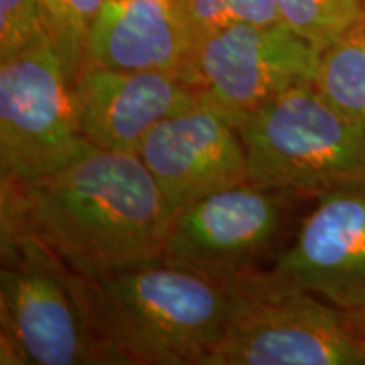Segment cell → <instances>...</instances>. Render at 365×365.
Segmentation results:
<instances>
[{"instance_id":"obj_1","label":"cell","mask_w":365,"mask_h":365,"mask_svg":"<svg viewBox=\"0 0 365 365\" xmlns=\"http://www.w3.org/2000/svg\"><path fill=\"white\" fill-rule=\"evenodd\" d=\"M4 182V230L33 237L80 277L164 254L175 212L137 154L90 148L51 176Z\"/></svg>"},{"instance_id":"obj_2","label":"cell","mask_w":365,"mask_h":365,"mask_svg":"<svg viewBox=\"0 0 365 365\" xmlns=\"http://www.w3.org/2000/svg\"><path fill=\"white\" fill-rule=\"evenodd\" d=\"M75 286L103 364L202 365L244 304L252 272L158 259Z\"/></svg>"},{"instance_id":"obj_3","label":"cell","mask_w":365,"mask_h":365,"mask_svg":"<svg viewBox=\"0 0 365 365\" xmlns=\"http://www.w3.org/2000/svg\"><path fill=\"white\" fill-rule=\"evenodd\" d=\"M249 181L307 196L365 188V127L346 118L313 83L294 86L237 124Z\"/></svg>"},{"instance_id":"obj_4","label":"cell","mask_w":365,"mask_h":365,"mask_svg":"<svg viewBox=\"0 0 365 365\" xmlns=\"http://www.w3.org/2000/svg\"><path fill=\"white\" fill-rule=\"evenodd\" d=\"M365 364L357 314L319 301L277 274H252L244 304L202 365Z\"/></svg>"},{"instance_id":"obj_5","label":"cell","mask_w":365,"mask_h":365,"mask_svg":"<svg viewBox=\"0 0 365 365\" xmlns=\"http://www.w3.org/2000/svg\"><path fill=\"white\" fill-rule=\"evenodd\" d=\"M2 235L0 362L103 364L73 272L33 237Z\"/></svg>"},{"instance_id":"obj_6","label":"cell","mask_w":365,"mask_h":365,"mask_svg":"<svg viewBox=\"0 0 365 365\" xmlns=\"http://www.w3.org/2000/svg\"><path fill=\"white\" fill-rule=\"evenodd\" d=\"M90 148L80 129L73 85L49 41L0 61L2 181H39Z\"/></svg>"},{"instance_id":"obj_7","label":"cell","mask_w":365,"mask_h":365,"mask_svg":"<svg viewBox=\"0 0 365 365\" xmlns=\"http://www.w3.org/2000/svg\"><path fill=\"white\" fill-rule=\"evenodd\" d=\"M318 59L284 22H234L195 43L178 75L237 127L271 98L313 83Z\"/></svg>"},{"instance_id":"obj_8","label":"cell","mask_w":365,"mask_h":365,"mask_svg":"<svg viewBox=\"0 0 365 365\" xmlns=\"http://www.w3.org/2000/svg\"><path fill=\"white\" fill-rule=\"evenodd\" d=\"M279 195L249 181L188 205L173 217L163 257L208 272H247L284 220Z\"/></svg>"},{"instance_id":"obj_9","label":"cell","mask_w":365,"mask_h":365,"mask_svg":"<svg viewBox=\"0 0 365 365\" xmlns=\"http://www.w3.org/2000/svg\"><path fill=\"white\" fill-rule=\"evenodd\" d=\"M137 156L175 213L215 191L249 182L239 130L203 100L159 122Z\"/></svg>"},{"instance_id":"obj_10","label":"cell","mask_w":365,"mask_h":365,"mask_svg":"<svg viewBox=\"0 0 365 365\" xmlns=\"http://www.w3.org/2000/svg\"><path fill=\"white\" fill-rule=\"evenodd\" d=\"M274 274L345 312L365 307V188L319 196Z\"/></svg>"},{"instance_id":"obj_11","label":"cell","mask_w":365,"mask_h":365,"mask_svg":"<svg viewBox=\"0 0 365 365\" xmlns=\"http://www.w3.org/2000/svg\"><path fill=\"white\" fill-rule=\"evenodd\" d=\"M73 98L81 134L93 148L132 154L159 122L200 100L178 73L102 66H81Z\"/></svg>"},{"instance_id":"obj_12","label":"cell","mask_w":365,"mask_h":365,"mask_svg":"<svg viewBox=\"0 0 365 365\" xmlns=\"http://www.w3.org/2000/svg\"><path fill=\"white\" fill-rule=\"evenodd\" d=\"M191 48L176 0H105L81 66L178 73Z\"/></svg>"},{"instance_id":"obj_13","label":"cell","mask_w":365,"mask_h":365,"mask_svg":"<svg viewBox=\"0 0 365 365\" xmlns=\"http://www.w3.org/2000/svg\"><path fill=\"white\" fill-rule=\"evenodd\" d=\"M313 85L331 107L365 127V11L339 41L319 53Z\"/></svg>"},{"instance_id":"obj_14","label":"cell","mask_w":365,"mask_h":365,"mask_svg":"<svg viewBox=\"0 0 365 365\" xmlns=\"http://www.w3.org/2000/svg\"><path fill=\"white\" fill-rule=\"evenodd\" d=\"M281 21L318 53L339 41L362 16V0H276Z\"/></svg>"},{"instance_id":"obj_15","label":"cell","mask_w":365,"mask_h":365,"mask_svg":"<svg viewBox=\"0 0 365 365\" xmlns=\"http://www.w3.org/2000/svg\"><path fill=\"white\" fill-rule=\"evenodd\" d=\"M105 0H39L49 43L75 83L85 59L86 39Z\"/></svg>"},{"instance_id":"obj_16","label":"cell","mask_w":365,"mask_h":365,"mask_svg":"<svg viewBox=\"0 0 365 365\" xmlns=\"http://www.w3.org/2000/svg\"><path fill=\"white\" fill-rule=\"evenodd\" d=\"M176 4L193 44L234 22H281L276 0H176Z\"/></svg>"},{"instance_id":"obj_17","label":"cell","mask_w":365,"mask_h":365,"mask_svg":"<svg viewBox=\"0 0 365 365\" xmlns=\"http://www.w3.org/2000/svg\"><path fill=\"white\" fill-rule=\"evenodd\" d=\"M48 41L39 0H0V61Z\"/></svg>"},{"instance_id":"obj_18","label":"cell","mask_w":365,"mask_h":365,"mask_svg":"<svg viewBox=\"0 0 365 365\" xmlns=\"http://www.w3.org/2000/svg\"><path fill=\"white\" fill-rule=\"evenodd\" d=\"M355 314H357V318L360 319V323H362V327H364V330H365V307L360 309L359 313H355Z\"/></svg>"},{"instance_id":"obj_19","label":"cell","mask_w":365,"mask_h":365,"mask_svg":"<svg viewBox=\"0 0 365 365\" xmlns=\"http://www.w3.org/2000/svg\"><path fill=\"white\" fill-rule=\"evenodd\" d=\"M362 2H364V7H365V0H362Z\"/></svg>"}]
</instances>
